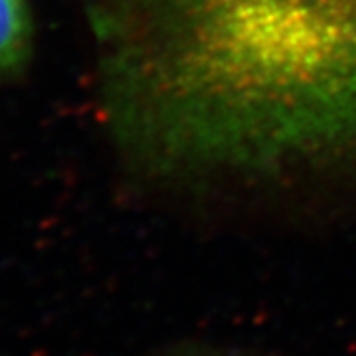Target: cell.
<instances>
[{
    "mask_svg": "<svg viewBox=\"0 0 356 356\" xmlns=\"http://www.w3.org/2000/svg\"><path fill=\"white\" fill-rule=\"evenodd\" d=\"M105 123L159 175L356 154V0H97Z\"/></svg>",
    "mask_w": 356,
    "mask_h": 356,
    "instance_id": "cell-1",
    "label": "cell"
},
{
    "mask_svg": "<svg viewBox=\"0 0 356 356\" xmlns=\"http://www.w3.org/2000/svg\"><path fill=\"white\" fill-rule=\"evenodd\" d=\"M30 40L28 0H0V79L14 76L26 64Z\"/></svg>",
    "mask_w": 356,
    "mask_h": 356,
    "instance_id": "cell-2",
    "label": "cell"
}]
</instances>
